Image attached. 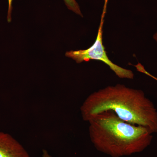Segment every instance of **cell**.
<instances>
[{"mask_svg": "<svg viewBox=\"0 0 157 157\" xmlns=\"http://www.w3.org/2000/svg\"><path fill=\"white\" fill-rule=\"evenodd\" d=\"M110 110L128 123L157 133V110L143 91L117 84L93 93L80 107L82 119L88 122L98 113Z\"/></svg>", "mask_w": 157, "mask_h": 157, "instance_id": "6da1fadb", "label": "cell"}, {"mask_svg": "<svg viewBox=\"0 0 157 157\" xmlns=\"http://www.w3.org/2000/svg\"><path fill=\"white\" fill-rule=\"evenodd\" d=\"M91 141L98 151L111 157H123L143 151L153 135L145 127L128 123L108 110L88 121Z\"/></svg>", "mask_w": 157, "mask_h": 157, "instance_id": "7a4b0ae2", "label": "cell"}, {"mask_svg": "<svg viewBox=\"0 0 157 157\" xmlns=\"http://www.w3.org/2000/svg\"><path fill=\"white\" fill-rule=\"evenodd\" d=\"M104 12L105 11L104 10L101 17L98 35L94 44L85 50L67 52L66 56L73 59L77 63H80L84 61H89L90 60L101 61L107 65L119 78L133 79L134 77V74L132 71L113 63L107 56L103 42V27L105 15Z\"/></svg>", "mask_w": 157, "mask_h": 157, "instance_id": "3957f363", "label": "cell"}, {"mask_svg": "<svg viewBox=\"0 0 157 157\" xmlns=\"http://www.w3.org/2000/svg\"><path fill=\"white\" fill-rule=\"evenodd\" d=\"M0 157H30L28 152L14 137L0 132Z\"/></svg>", "mask_w": 157, "mask_h": 157, "instance_id": "277c9868", "label": "cell"}, {"mask_svg": "<svg viewBox=\"0 0 157 157\" xmlns=\"http://www.w3.org/2000/svg\"><path fill=\"white\" fill-rule=\"evenodd\" d=\"M68 9L82 17L80 8L76 0H63Z\"/></svg>", "mask_w": 157, "mask_h": 157, "instance_id": "5b68a950", "label": "cell"}, {"mask_svg": "<svg viewBox=\"0 0 157 157\" xmlns=\"http://www.w3.org/2000/svg\"><path fill=\"white\" fill-rule=\"evenodd\" d=\"M13 0H8L9 6H8V15H7V20L8 22H11V12H12V3Z\"/></svg>", "mask_w": 157, "mask_h": 157, "instance_id": "8992f818", "label": "cell"}, {"mask_svg": "<svg viewBox=\"0 0 157 157\" xmlns=\"http://www.w3.org/2000/svg\"><path fill=\"white\" fill-rule=\"evenodd\" d=\"M42 157H52L46 150H42Z\"/></svg>", "mask_w": 157, "mask_h": 157, "instance_id": "52a82bcc", "label": "cell"}, {"mask_svg": "<svg viewBox=\"0 0 157 157\" xmlns=\"http://www.w3.org/2000/svg\"><path fill=\"white\" fill-rule=\"evenodd\" d=\"M142 73H144V74H146L147 76H150L151 78H153L154 79H155V80H157V77H155V76H153L152 75H151V74H150L149 73H148L147 71L145 69H143V70H142Z\"/></svg>", "mask_w": 157, "mask_h": 157, "instance_id": "ba28073f", "label": "cell"}, {"mask_svg": "<svg viewBox=\"0 0 157 157\" xmlns=\"http://www.w3.org/2000/svg\"><path fill=\"white\" fill-rule=\"evenodd\" d=\"M153 39L157 43V32L154 35Z\"/></svg>", "mask_w": 157, "mask_h": 157, "instance_id": "9c48e42d", "label": "cell"}]
</instances>
